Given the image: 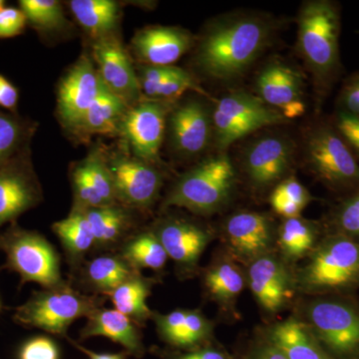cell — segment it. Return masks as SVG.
Listing matches in <instances>:
<instances>
[{
	"label": "cell",
	"instance_id": "f1b7e54d",
	"mask_svg": "<svg viewBox=\"0 0 359 359\" xmlns=\"http://www.w3.org/2000/svg\"><path fill=\"white\" fill-rule=\"evenodd\" d=\"M128 105L104 85L96 100L85 113L76 130L86 134L115 135L121 131Z\"/></svg>",
	"mask_w": 359,
	"mask_h": 359
},
{
	"label": "cell",
	"instance_id": "9a60e30c",
	"mask_svg": "<svg viewBox=\"0 0 359 359\" xmlns=\"http://www.w3.org/2000/svg\"><path fill=\"white\" fill-rule=\"evenodd\" d=\"M93 57L104 85L129 108L140 102L142 91L131 59L115 36L95 40Z\"/></svg>",
	"mask_w": 359,
	"mask_h": 359
},
{
	"label": "cell",
	"instance_id": "bcb514c9",
	"mask_svg": "<svg viewBox=\"0 0 359 359\" xmlns=\"http://www.w3.org/2000/svg\"><path fill=\"white\" fill-rule=\"evenodd\" d=\"M245 359H287L280 349L266 340L263 344L254 347Z\"/></svg>",
	"mask_w": 359,
	"mask_h": 359
},
{
	"label": "cell",
	"instance_id": "f35d334b",
	"mask_svg": "<svg viewBox=\"0 0 359 359\" xmlns=\"http://www.w3.org/2000/svg\"><path fill=\"white\" fill-rule=\"evenodd\" d=\"M334 222L339 233L359 241V190L340 205Z\"/></svg>",
	"mask_w": 359,
	"mask_h": 359
},
{
	"label": "cell",
	"instance_id": "44dd1931",
	"mask_svg": "<svg viewBox=\"0 0 359 359\" xmlns=\"http://www.w3.org/2000/svg\"><path fill=\"white\" fill-rule=\"evenodd\" d=\"M192 35L171 26H151L137 32L133 40L135 53L146 65L171 66L192 46Z\"/></svg>",
	"mask_w": 359,
	"mask_h": 359
},
{
	"label": "cell",
	"instance_id": "ee69618b",
	"mask_svg": "<svg viewBox=\"0 0 359 359\" xmlns=\"http://www.w3.org/2000/svg\"><path fill=\"white\" fill-rule=\"evenodd\" d=\"M339 104V111L359 117V72L344 82L340 90Z\"/></svg>",
	"mask_w": 359,
	"mask_h": 359
},
{
	"label": "cell",
	"instance_id": "681fc988",
	"mask_svg": "<svg viewBox=\"0 0 359 359\" xmlns=\"http://www.w3.org/2000/svg\"><path fill=\"white\" fill-rule=\"evenodd\" d=\"M0 311H1V302H0Z\"/></svg>",
	"mask_w": 359,
	"mask_h": 359
},
{
	"label": "cell",
	"instance_id": "8d00e7d4",
	"mask_svg": "<svg viewBox=\"0 0 359 359\" xmlns=\"http://www.w3.org/2000/svg\"><path fill=\"white\" fill-rule=\"evenodd\" d=\"M311 200L309 191L297 179L289 178L276 187L269 202L273 211L289 219L299 217Z\"/></svg>",
	"mask_w": 359,
	"mask_h": 359
},
{
	"label": "cell",
	"instance_id": "74e56055",
	"mask_svg": "<svg viewBox=\"0 0 359 359\" xmlns=\"http://www.w3.org/2000/svg\"><path fill=\"white\" fill-rule=\"evenodd\" d=\"M188 90L202 91L192 75L187 71L181 69L173 77L169 78L155 86L146 97L151 100H172V99L178 98Z\"/></svg>",
	"mask_w": 359,
	"mask_h": 359
},
{
	"label": "cell",
	"instance_id": "6da1fadb",
	"mask_svg": "<svg viewBox=\"0 0 359 359\" xmlns=\"http://www.w3.org/2000/svg\"><path fill=\"white\" fill-rule=\"evenodd\" d=\"M271 25L256 16H238L212 26L201 41L196 61L205 74L231 80L261 55L271 36Z\"/></svg>",
	"mask_w": 359,
	"mask_h": 359
},
{
	"label": "cell",
	"instance_id": "5bb4252c",
	"mask_svg": "<svg viewBox=\"0 0 359 359\" xmlns=\"http://www.w3.org/2000/svg\"><path fill=\"white\" fill-rule=\"evenodd\" d=\"M102 80L93 61L83 55L71 67L58 89L57 111L65 127L77 129L100 93Z\"/></svg>",
	"mask_w": 359,
	"mask_h": 359
},
{
	"label": "cell",
	"instance_id": "4fadbf2b",
	"mask_svg": "<svg viewBox=\"0 0 359 359\" xmlns=\"http://www.w3.org/2000/svg\"><path fill=\"white\" fill-rule=\"evenodd\" d=\"M169 107L164 101H140L123 119L124 134L134 157L154 164L159 160Z\"/></svg>",
	"mask_w": 359,
	"mask_h": 359
},
{
	"label": "cell",
	"instance_id": "484cf974",
	"mask_svg": "<svg viewBox=\"0 0 359 359\" xmlns=\"http://www.w3.org/2000/svg\"><path fill=\"white\" fill-rule=\"evenodd\" d=\"M52 231L60 241L73 275L94 252L95 238L88 219L83 210L72 208L65 219L52 224Z\"/></svg>",
	"mask_w": 359,
	"mask_h": 359
},
{
	"label": "cell",
	"instance_id": "60d3db41",
	"mask_svg": "<svg viewBox=\"0 0 359 359\" xmlns=\"http://www.w3.org/2000/svg\"><path fill=\"white\" fill-rule=\"evenodd\" d=\"M152 353L161 359H235L222 347L210 346L192 349V351H177L173 348L152 347Z\"/></svg>",
	"mask_w": 359,
	"mask_h": 359
},
{
	"label": "cell",
	"instance_id": "ac0fdd59",
	"mask_svg": "<svg viewBox=\"0 0 359 359\" xmlns=\"http://www.w3.org/2000/svg\"><path fill=\"white\" fill-rule=\"evenodd\" d=\"M294 147L282 136H266L254 142L245 155L248 176L256 187L266 188L280 181L289 171Z\"/></svg>",
	"mask_w": 359,
	"mask_h": 359
},
{
	"label": "cell",
	"instance_id": "f6af8a7d",
	"mask_svg": "<svg viewBox=\"0 0 359 359\" xmlns=\"http://www.w3.org/2000/svg\"><path fill=\"white\" fill-rule=\"evenodd\" d=\"M20 100L18 89L6 77L0 74V107L15 112Z\"/></svg>",
	"mask_w": 359,
	"mask_h": 359
},
{
	"label": "cell",
	"instance_id": "83f0119b",
	"mask_svg": "<svg viewBox=\"0 0 359 359\" xmlns=\"http://www.w3.org/2000/svg\"><path fill=\"white\" fill-rule=\"evenodd\" d=\"M156 283L155 278H147L142 271H135L133 275L107 295V299L115 309L128 316L142 328L148 320H152L154 311L149 308L147 299L152 294Z\"/></svg>",
	"mask_w": 359,
	"mask_h": 359
},
{
	"label": "cell",
	"instance_id": "8992f818",
	"mask_svg": "<svg viewBox=\"0 0 359 359\" xmlns=\"http://www.w3.org/2000/svg\"><path fill=\"white\" fill-rule=\"evenodd\" d=\"M299 283L309 292L346 290L359 283V241L337 233L311 252Z\"/></svg>",
	"mask_w": 359,
	"mask_h": 359
},
{
	"label": "cell",
	"instance_id": "7dc6e473",
	"mask_svg": "<svg viewBox=\"0 0 359 359\" xmlns=\"http://www.w3.org/2000/svg\"><path fill=\"white\" fill-rule=\"evenodd\" d=\"M66 339H67L68 341L70 342V344H72L75 348H77L78 351L84 353L89 359H126L130 356L129 353L125 351L118 353H95V351H90V349L86 348V347L82 346L81 344H78L75 340L71 339L70 337H66Z\"/></svg>",
	"mask_w": 359,
	"mask_h": 359
},
{
	"label": "cell",
	"instance_id": "5b68a950",
	"mask_svg": "<svg viewBox=\"0 0 359 359\" xmlns=\"http://www.w3.org/2000/svg\"><path fill=\"white\" fill-rule=\"evenodd\" d=\"M236 173L226 155L203 161L176 182L163 207L183 208L197 215L218 211L235 187Z\"/></svg>",
	"mask_w": 359,
	"mask_h": 359
},
{
	"label": "cell",
	"instance_id": "4316f807",
	"mask_svg": "<svg viewBox=\"0 0 359 359\" xmlns=\"http://www.w3.org/2000/svg\"><path fill=\"white\" fill-rule=\"evenodd\" d=\"M266 340L280 349L287 359H334L314 337L308 323L294 318L273 325Z\"/></svg>",
	"mask_w": 359,
	"mask_h": 359
},
{
	"label": "cell",
	"instance_id": "f546056e",
	"mask_svg": "<svg viewBox=\"0 0 359 359\" xmlns=\"http://www.w3.org/2000/svg\"><path fill=\"white\" fill-rule=\"evenodd\" d=\"M117 252L132 268L139 271L147 269L160 273L170 259L164 245L151 229L135 231Z\"/></svg>",
	"mask_w": 359,
	"mask_h": 359
},
{
	"label": "cell",
	"instance_id": "8fae6325",
	"mask_svg": "<svg viewBox=\"0 0 359 359\" xmlns=\"http://www.w3.org/2000/svg\"><path fill=\"white\" fill-rule=\"evenodd\" d=\"M43 199L29 148L0 167V228L14 223Z\"/></svg>",
	"mask_w": 359,
	"mask_h": 359
},
{
	"label": "cell",
	"instance_id": "7c38bea8",
	"mask_svg": "<svg viewBox=\"0 0 359 359\" xmlns=\"http://www.w3.org/2000/svg\"><path fill=\"white\" fill-rule=\"evenodd\" d=\"M164 245L182 278L195 275L201 257L212 238L209 229L184 218L160 219L151 228Z\"/></svg>",
	"mask_w": 359,
	"mask_h": 359
},
{
	"label": "cell",
	"instance_id": "2e32d148",
	"mask_svg": "<svg viewBox=\"0 0 359 359\" xmlns=\"http://www.w3.org/2000/svg\"><path fill=\"white\" fill-rule=\"evenodd\" d=\"M301 74L282 62L269 63L259 72L257 91L259 98L287 120L306 112Z\"/></svg>",
	"mask_w": 359,
	"mask_h": 359
},
{
	"label": "cell",
	"instance_id": "cb8c5ba5",
	"mask_svg": "<svg viewBox=\"0 0 359 359\" xmlns=\"http://www.w3.org/2000/svg\"><path fill=\"white\" fill-rule=\"evenodd\" d=\"M103 337L120 344L129 355L142 358L145 355L141 327L117 309L100 308L90 314L80 330V339Z\"/></svg>",
	"mask_w": 359,
	"mask_h": 359
},
{
	"label": "cell",
	"instance_id": "7a4b0ae2",
	"mask_svg": "<svg viewBox=\"0 0 359 359\" xmlns=\"http://www.w3.org/2000/svg\"><path fill=\"white\" fill-rule=\"evenodd\" d=\"M340 8L337 2L313 0L302 6L299 18V48L318 88L330 91L342 66L339 36Z\"/></svg>",
	"mask_w": 359,
	"mask_h": 359
},
{
	"label": "cell",
	"instance_id": "4dcf8cb0",
	"mask_svg": "<svg viewBox=\"0 0 359 359\" xmlns=\"http://www.w3.org/2000/svg\"><path fill=\"white\" fill-rule=\"evenodd\" d=\"M203 285L212 301L222 308H231L245 289V275L237 264L222 259L205 269Z\"/></svg>",
	"mask_w": 359,
	"mask_h": 359
},
{
	"label": "cell",
	"instance_id": "603a6c76",
	"mask_svg": "<svg viewBox=\"0 0 359 359\" xmlns=\"http://www.w3.org/2000/svg\"><path fill=\"white\" fill-rule=\"evenodd\" d=\"M135 271L119 252H106L86 259L69 280L85 294L107 297Z\"/></svg>",
	"mask_w": 359,
	"mask_h": 359
},
{
	"label": "cell",
	"instance_id": "ba28073f",
	"mask_svg": "<svg viewBox=\"0 0 359 359\" xmlns=\"http://www.w3.org/2000/svg\"><path fill=\"white\" fill-rule=\"evenodd\" d=\"M306 160L314 174L334 190H359V163L334 123H321L306 139Z\"/></svg>",
	"mask_w": 359,
	"mask_h": 359
},
{
	"label": "cell",
	"instance_id": "836d02e7",
	"mask_svg": "<svg viewBox=\"0 0 359 359\" xmlns=\"http://www.w3.org/2000/svg\"><path fill=\"white\" fill-rule=\"evenodd\" d=\"M32 133L29 122L0 111V167L28 149Z\"/></svg>",
	"mask_w": 359,
	"mask_h": 359
},
{
	"label": "cell",
	"instance_id": "e575fe53",
	"mask_svg": "<svg viewBox=\"0 0 359 359\" xmlns=\"http://www.w3.org/2000/svg\"><path fill=\"white\" fill-rule=\"evenodd\" d=\"M20 8L25 13L27 25L40 33L58 32L68 25L57 0H20Z\"/></svg>",
	"mask_w": 359,
	"mask_h": 359
},
{
	"label": "cell",
	"instance_id": "7bdbcfd3",
	"mask_svg": "<svg viewBox=\"0 0 359 359\" xmlns=\"http://www.w3.org/2000/svg\"><path fill=\"white\" fill-rule=\"evenodd\" d=\"M27 20L20 8L6 6L0 11V39H13L25 32Z\"/></svg>",
	"mask_w": 359,
	"mask_h": 359
},
{
	"label": "cell",
	"instance_id": "e0dca14e",
	"mask_svg": "<svg viewBox=\"0 0 359 359\" xmlns=\"http://www.w3.org/2000/svg\"><path fill=\"white\" fill-rule=\"evenodd\" d=\"M156 332L170 348L192 351L212 344L214 325L199 309H176L153 313Z\"/></svg>",
	"mask_w": 359,
	"mask_h": 359
},
{
	"label": "cell",
	"instance_id": "30bf717a",
	"mask_svg": "<svg viewBox=\"0 0 359 359\" xmlns=\"http://www.w3.org/2000/svg\"><path fill=\"white\" fill-rule=\"evenodd\" d=\"M114 182L118 204L133 211L150 209L159 197L163 176L154 164L136 157L106 158Z\"/></svg>",
	"mask_w": 359,
	"mask_h": 359
},
{
	"label": "cell",
	"instance_id": "3957f363",
	"mask_svg": "<svg viewBox=\"0 0 359 359\" xmlns=\"http://www.w3.org/2000/svg\"><path fill=\"white\" fill-rule=\"evenodd\" d=\"M107 297L85 294L70 280L50 289L34 292L16 308L13 320L28 328H39L59 337H67L72 323L102 308Z\"/></svg>",
	"mask_w": 359,
	"mask_h": 359
},
{
	"label": "cell",
	"instance_id": "ab89813d",
	"mask_svg": "<svg viewBox=\"0 0 359 359\" xmlns=\"http://www.w3.org/2000/svg\"><path fill=\"white\" fill-rule=\"evenodd\" d=\"M18 359H60V351L50 337L37 335L21 344Z\"/></svg>",
	"mask_w": 359,
	"mask_h": 359
},
{
	"label": "cell",
	"instance_id": "7402d4cb",
	"mask_svg": "<svg viewBox=\"0 0 359 359\" xmlns=\"http://www.w3.org/2000/svg\"><path fill=\"white\" fill-rule=\"evenodd\" d=\"M224 231L229 248L242 261L250 264L257 257L269 254L273 229L264 215L238 212L228 219Z\"/></svg>",
	"mask_w": 359,
	"mask_h": 359
},
{
	"label": "cell",
	"instance_id": "ffe728a7",
	"mask_svg": "<svg viewBox=\"0 0 359 359\" xmlns=\"http://www.w3.org/2000/svg\"><path fill=\"white\" fill-rule=\"evenodd\" d=\"M170 130L180 154H201L212 138V111L201 101H187L170 114Z\"/></svg>",
	"mask_w": 359,
	"mask_h": 359
},
{
	"label": "cell",
	"instance_id": "9c48e42d",
	"mask_svg": "<svg viewBox=\"0 0 359 359\" xmlns=\"http://www.w3.org/2000/svg\"><path fill=\"white\" fill-rule=\"evenodd\" d=\"M308 325L334 359H359V311L347 302L323 299L308 309Z\"/></svg>",
	"mask_w": 359,
	"mask_h": 359
},
{
	"label": "cell",
	"instance_id": "d590c367",
	"mask_svg": "<svg viewBox=\"0 0 359 359\" xmlns=\"http://www.w3.org/2000/svg\"><path fill=\"white\" fill-rule=\"evenodd\" d=\"M78 166L81 168L90 186L95 191L105 207L118 204L114 182L106 157L99 151H93Z\"/></svg>",
	"mask_w": 359,
	"mask_h": 359
},
{
	"label": "cell",
	"instance_id": "c3c4849f",
	"mask_svg": "<svg viewBox=\"0 0 359 359\" xmlns=\"http://www.w3.org/2000/svg\"><path fill=\"white\" fill-rule=\"evenodd\" d=\"M4 7H6V1H4V0H0V11H1Z\"/></svg>",
	"mask_w": 359,
	"mask_h": 359
},
{
	"label": "cell",
	"instance_id": "d6a6232c",
	"mask_svg": "<svg viewBox=\"0 0 359 359\" xmlns=\"http://www.w3.org/2000/svg\"><path fill=\"white\" fill-rule=\"evenodd\" d=\"M318 230L311 222L301 217L285 219L278 231V245L283 256L297 261L316 249Z\"/></svg>",
	"mask_w": 359,
	"mask_h": 359
},
{
	"label": "cell",
	"instance_id": "277c9868",
	"mask_svg": "<svg viewBox=\"0 0 359 359\" xmlns=\"http://www.w3.org/2000/svg\"><path fill=\"white\" fill-rule=\"evenodd\" d=\"M0 250L6 257L2 269L18 273L20 285L36 283L42 289H50L65 283L60 255L39 231L25 230L14 222L0 233Z\"/></svg>",
	"mask_w": 359,
	"mask_h": 359
},
{
	"label": "cell",
	"instance_id": "b9f144b4",
	"mask_svg": "<svg viewBox=\"0 0 359 359\" xmlns=\"http://www.w3.org/2000/svg\"><path fill=\"white\" fill-rule=\"evenodd\" d=\"M334 125L348 147L353 151L356 159L359 160V117L348 113L337 111Z\"/></svg>",
	"mask_w": 359,
	"mask_h": 359
},
{
	"label": "cell",
	"instance_id": "1f68e13d",
	"mask_svg": "<svg viewBox=\"0 0 359 359\" xmlns=\"http://www.w3.org/2000/svg\"><path fill=\"white\" fill-rule=\"evenodd\" d=\"M69 7L78 23L95 39L113 35L119 23V6L112 0H72Z\"/></svg>",
	"mask_w": 359,
	"mask_h": 359
},
{
	"label": "cell",
	"instance_id": "d6986e66",
	"mask_svg": "<svg viewBox=\"0 0 359 359\" xmlns=\"http://www.w3.org/2000/svg\"><path fill=\"white\" fill-rule=\"evenodd\" d=\"M248 280L257 302L269 313L285 308L294 294L292 276L287 266L269 254L250 263Z\"/></svg>",
	"mask_w": 359,
	"mask_h": 359
},
{
	"label": "cell",
	"instance_id": "d4e9b609",
	"mask_svg": "<svg viewBox=\"0 0 359 359\" xmlns=\"http://www.w3.org/2000/svg\"><path fill=\"white\" fill-rule=\"evenodd\" d=\"M83 211L95 238L93 254L117 252L125 241L138 231L135 211L124 205L116 204Z\"/></svg>",
	"mask_w": 359,
	"mask_h": 359
},
{
	"label": "cell",
	"instance_id": "52a82bcc",
	"mask_svg": "<svg viewBox=\"0 0 359 359\" xmlns=\"http://www.w3.org/2000/svg\"><path fill=\"white\" fill-rule=\"evenodd\" d=\"M212 138L219 150L257 130L289 121L259 96L238 91L222 97L212 111Z\"/></svg>",
	"mask_w": 359,
	"mask_h": 359
}]
</instances>
